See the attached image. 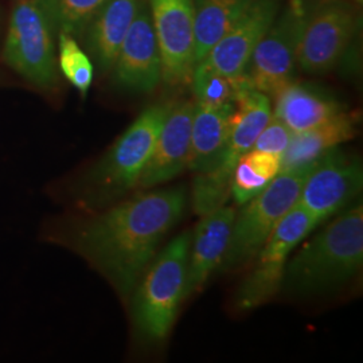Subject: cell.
<instances>
[{
    "label": "cell",
    "mask_w": 363,
    "mask_h": 363,
    "mask_svg": "<svg viewBox=\"0 0 363 363\" xmlns=\"http://www.w3.org/2000/svg\"><path fill=\"white\" fill-rule=\"evenodd\" d=\"M311 166L281 171L259 194L235 213L220 271L228 272L255 259L286 213L295 206Z\"/></svg>",
    "instance_id": "5b68a950"
},
{
    "label": "cell",
    "mask_w": 363,
    "mask_h": 363,
    "mask_svg": "<svg viewBox=\"0 0 363 363\" xmlns=\"http://www.w3.org/2000/svg\"><path fill=\"white\" fill-rule=\"evenodd\" d=\"M363 264V208L342 213L288 259L283 284L295 294L315 295L349 281Z\"/></svg>",
    "instance_id": "7a4b0ae2"
},
{
    "label": "cell",
    "mask_w": 363,
    "mask_h": 363,
    "mask_svg": "<svg viewBox=\"0 0 363 363\" xmlns=\"http://www.w3.org/2000/svg\"><path fill=\"white\" fill-rule=\"evenodd\" d=\"M112 70L117 86L133 93H151L162 81V58L148 0H140Z\"/></svg>",
    "instance_id": "7c38bea8"
},
{
    "label": "cell",
    "mask_w": 363,
    "mask_h": 363,
    "mask_svg": "<svg viewBox=\"0 0 363 363\" xmlns=\"http://www.w3.org/2000/svg\"><path fill=\"white\" fill-rule=\"evenodd\" d=\"M355 26V10L345 0H319L310 6L298 40V67L308 74L334 69L347 50Z\"/></svg>",
    "instance_id": "9c48e42d"
},
{
    "label": "cell",
    "mask_w": 363,
    "mask_h": 363,
    "mask_svg": "<svg viewBox=\"0 0 363 363\" xmlns=\"http://www.w3.org/2000/svg\"><path fill=\"white\" fill-rule=\"evenodd\" d=\"M187 205L183 187L135 195L70 228L66 244L130 298Z\"/></svg>",
    "instance_id": "6da1fadb"
},
{
    "label": "cell",
    "mask_w": 363,
    "mask_h": 363,
    "mask_svg": "<svg viewBox=\"0 0 363 363\" xmlns=\"http://www.w3.org/2000/svg\"><path fill=\"white\" fill-rule=\"evenodd\" d=\"M357 124L358 118L355 115L340 111L316 127L294 133L280 159V172L303 169L316 163L339 144L354 139L358 132Z\"/></svg>",
    "instance_id": "ac0fdd59"
},
{
    "label": "cell",
    "mask_w": 363,
    "mask_h": 363,
    "mask_svg": "<svg viewBox=\"0 0 363 363\" xmlns=\"http://www.w3.org/2000/svg\"><path fill=\"white\" fill-rule=\"evenodd\" d=\"M169 108L171 104L148 106L91 166L78 186V202L84 208H105L136 189Z\"/></svg>",
    "instance_id": "3957f363"
},
{
    "label": "cell",
    "mask_w": 363,
    "mask_h": 363,
    "mask_svg": "<svg viewBox=\"0 0 363 363\" xmlns=\"http://www.w3.org/2000/svg\"><path fill=\"white\" fill-rule=\"evenodd\" d=\"M57 62L66 79L85 97L91 89L94 69L89 55L79 48L73 35L58 33Z\"/></svg>",
    "instance_id": "d4e9b609"
},
{
    "label": "cell",
    "mask_w": 363,
    "mask_h": 363,
    "mask_svg": "<svg viewBox=\"0 0 363 363\" xmlns=\"http://www.w3.org/2000/svg\"><path fill=\"white\" fill-rule=\"evenodd\" d=\"M281 1L253 0L203 61L234 82L247 81L249 60L280 11Z\"/></svg>",
    "instance_id": "4fadbf2b"
},
{
    "label": "cell",
    "mask_w": 363,
    "mask_h": 363,
    "mask_svg": "<svg viewBox=\"0 0 363 363\" xmlns=\"http://www.w3.org/2000/svg\"><path fill=\"white\" fill-rule=\"evenodd\" d=\"M190 84L193 86L196 103L214 106L235 103L238 91L250 86L247 79L234 82L225 77L203 60L195 64Z\"/></svg>",
    "instance_id": "cb8c5ba5"
},
{
    "label": "cell",
    "mask_w": 363,
    "mask_h": 363,
    "mask_svg": "<svg viewBox=\"0 0 363 363\" xmlns=\"http://www.w3.org/2000/svg\"><path fill=\"white\" fill-rule=\"evenodd\" d=\"M362 186L361 160L333 150L308 172L296 203L322 223L361 194Z\"/></svg>",
    "instance_id": "8fae6325"
},
{
    "label": "cell",
    "mask_w": 363,
    "mask_h": 363,
    "mask_svg": "<svg viewBox=\"0 0 363 363\" xmlns=\"http://www.w3.org/2000/svg\"><path fill=\"white\" fill-rule=\"evenodd\" d=\"M191 232L175 237L148 265L132 292V322L138 337L150 345L169 337L184 300Z\"/></svg>",
    "instance_id": "277c9868"
},
{
    "label": "cell",
    "mask_w": 363,
    "mask_h": 363,
    "mask_svg": "<svg viewBox=\"0 0 363 363\" xmlns=\"http://www.w3.org/2000/svg\"><path fill=\"white\" fill-rule=\"evenodd\" d=\"M308 9V0H291L284 11H279L247 64V78L253 89L274 97L295 81L298 40Z\"/></svg>",
    "instance_id": "ba28073f"
},
{
    "label": "cell",
    "mask_w": 363,
    "mask_h": 363,
    "mask_svg": "<svg viewBox=\"0 0 363 363\" xmlns=\"http://www.w3.org/2000/svg\"><path fill=\"white\" fill-rule=\"evenodd\" d=\"M272 117L271 97L247 86L235 97V111L232 117V128L228 139L225 155L218 171L222 175L233 178L235 163L253 148L259 132Z\"/></svg>",
    "instance_id": "e0dca14e"
},
{
    "label": "cell",
    "mask_w": 363,
    "mask_h": 363,
    "mask_svg": "<svg viewBox=\"0 0 363 363\" xmlns=\"http://www.w3.org/2000/svg\"><path fill=\"white\" fill-rule=\"evenodd\" d=\"M162 58V81L190 84L195 66L194 0H148Z\"/></svg>",
    "instance_id": "30bf717a"
},
{
    "label": "cell",
    "mask_w": 363,
    "mask_h": 363,
    "mask_svg": "<svg viewBox=\"0 0 363 363\" xmlns=\"http://www.w3.org/2000/svg\"><path fill=\"white\" fill-rule=\"evenodd\" d=\"M357 1H359V3H362V0H357Z\"/></svg>",
    "instance_id": "83f0119b"
},
{
    "label": "cell",
    "mask_w": 363,
    "mask_h": 363,
    "mask_svg": "<svg viewBox=\"0 0 363 363\" xmlns=\"http://www.w3.org/2000/svg\"><path fill=\"white\" fill-rule=\"evenodd\" d=\"M292 136H294V132L289 130L284 123H281L279 118H276L272 115L271 120L264 127V130L259 132L252 150L268 152V154L279 156L281 159V156L286 152L288 145L291 143Z\"/></svg>",
    "instance_id": "4316f807"
},
{
    "label": "cell",
    "mask_w": 363,
    "mask_h": 363,
    "mask_svg": "<svg viewBox=\"0 0 363 363\" xmlns=\"http://www.w3.org/2000/svg\"><path fill=\"white\" fill-rule=\"evenodd\" d=\"M235 208L223 206L201 217L191 238L184 298L198 294L218 268L232 233Z\"/></svg>",
    "instance_id": "9a60e30c"
},
{
    "label": "cell",
    "mask_w": 363,
    "mask_h": 363,
    "mask_svg": "<svg viewBox=\"0 0 363 363\" xmlns=\"http://www.w3.org/2000/svg\"><path fill=\"white\" fill-rule=\"evenodd\" d=\"M253 0H194L195 64L203 60Z\"/></svg>",
    "instance_id": "44dd1931"
},
{
    "label": "cell",
    "mask_w": 363,
    "mask_h": 363,
    "mask_svg": "<svg viewBox=\"0 0 363 363\" xmlns=\"http://www.w3.org/2000/svg\"><path fill=\"white\" fill-rule=\"evenodd\" d=\"M280 172V157L250 150L235 163L232 178V198L238 206L259 194Z\"/></svg>",
    "instance_id": "7402d4cb"
},
{
    "label": "cell",
    "mask_w": 363,
    "mask_h": 363,
    "mask_svg": "<svg viewBox=\"0 0 363 363\" xmlns=\"http://www.w3.org/2000/svg\"><path fill=\"white\" fill-rule=\"evenodd\" d=\"M139 3L140 0H106L103 9L86 27L84 33L85 45L103 72L112 70L115 65Z\"/></svg>",
    "instance_id": "d6986e66"
},
{
    "label": "cell",
    "mask_w": 363,
    "mask_h": 363,
    "mask_svg": "<svg viewBox=\"0 0 363 363\" xmlns=\"http://www.w3.org/2000/svg\"><path fill=\"white\" fill-rule=\"evenodd\" d=\"M191 196L195 213L203 217L226 206L232 198V178L220 175L217 171L195 174Z\"/></svg>",
    "instance_id": "484cf974"
},
{
    "label": "cell",
    "mask_w": 363,
    "mask_h": 363,
    "mask_svg": "<svg viewBox=\"0 0 363 363\" xmlns=\"http://www.w3.org/2000/svg\"><path fill=\"white\" fill-rule=\"evenodd\" d=\"M319 225L320 222L298 203L279 220L259 249L252 272L237 291L235 306L238 310H255L268 303L283 288L289 255Z\"/></svg>",
    "instance_id": "52a82bcc"
},
{
    "label": "cell",
    "mask_w": 363,
    "mask_h": 363,
    "mask_svg": "<svg viewBox=\"0 0 363 363\" xmlns=\"http://www.w3.org/2000/svg\"><path fill=\"white\" fill-rule=\"evenodd\" d=\"M54 28L38 0H19L11 13L3 60L7 65L40 89L58 84Z\"/></svg>",
    "instance_id": "8992f818"
},
{
    "label": "cell",
    "mask_w": 363,
    "mask_h": 363,
    "mask_svg": "<svg viewBox=\"0 0 363 363\" xmlns=\"http://www.w3.org/2000/svg\"><path fill=\"white\" fill-rule=\"evenodd\" d=\"M234 111L235 103L218 106L195 103L187 169L202 174L220 167Z\"/></svg>",
    "instance_id": "2e32d148"
},
{
    "label": "cell",
    "mask_w": 363,
    "mask_h": 363,
    "mask_svg": "<svg viewBox=\"0 0 363 363\" xmlns=\"http://www.w3.org/2000/svg\"><path fill=\"white\" fill-rule=\"evenodd\" d=\"M273 99V116L284 123L294 133L316 127L342 111L340 105L323 91L295 81Z\"/></svg>",
    "instance_id": "ffe728a7"
},
{
    "label": "cell",
    "mask_w": 363,
    "mask_h": 363,
    "mask_svg": "<svg viewBox=\"0 0 363 363\" xmlns=\"http://www.w3.org/2000/svg\"><path fill=\"white\" fill-rule=\"evenodd\" d=\"M194 104L191 101L171 104L154 150L136 183L138 190L167 183L187 169Z\"/></svg>",
    "instance_id": "5bb4252c"
},
{
    "label": "cell",
    "mask_w": 363,
    "mask_h": 363,
    "mask_svg": "<svg viewBox=\"0 0 363 363\" xmlns=\"http://www.w3.org/2000/svg\"><path fill=\"white\" fill-rule=\"evenodd\" d=\"M55 33L76 37L84 35L93 18L106 0H38Z\"/></svg>",
    "instance_id": "603a6c76"
}]
</instances>
